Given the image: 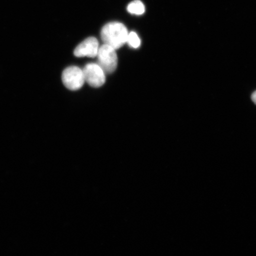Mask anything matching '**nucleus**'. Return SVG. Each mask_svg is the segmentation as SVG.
Here are the masks:
<instances>
[{
    "instance_id": "f257e3e1",
    "label": "nucleus",
    "mask_w": 256,
    "mask_h": 256,
    "mask_svg": "<svg viewBox=\"0 0 256 256\" xmlns=\"http://www.w3.org/2000/svg\"><path fill=\"white\" fill-rule=\"evenodd\" d=\"M128 32L123 24L111 22L106 24L101 31L102 40L106 44L119 49L127 42Z\"/></svg>"
},
{
    "instance_id": "f03ea898",
    "label": "nucleus",
    "mask_w": 256,
    "mask_h": 256,
    "mask_svg": "<svg viewBox=\"0 0 256 256\" xmlns=\"http://www.w3.org/2000/svg\"><path fill=\"white\" fill-rule=\"evenodd\" d=\"M98 64L106 74L113 73L118 66V56L116 50L104 44L99 47L98 54Z\"/></svg>"
},
{
    "instance_id": "7ed1b4c3",
    "label": "nucleus",
    "mask_w": 256,
    "mask_h": 256,
    "mask_svg": "<svg viewBox=\"0 0 256 256\" xmlns=\"http://www.w3.org/2000/svg\"><path fill=\"white\" fill-rule=\"evenodd\" d=\"M63 84L70 90H78L86 82L83 70L78 66H72L64 70L62 74Z\"/></svg>"
},
{
    "instance_id": "20e7f679",
    "label": "nucleus",
    "mask_w": 256,
    "mask_h": 256,
    "mask_svg": "<svg viewBox=\"0 0 256 256\" xmlns=\"http://www.w3.org/2000/svg\"><path fill=\"white\" fill-rule=\"evenodd\" d=\"M82 70L86 82L92 87L98 88L104 84L106 73L98 64H88Z\"/></svg>"
},
{
    "instance_id": "39448f33",
    "label": "nucleus",
    "mask_w": 256,
    "mask_h": 256,
    "mask_svg": "<svg viewBox=\"0 0 256 256\" xmlns=\"http://www.w3.org/2000/svg\"><path fill=\"white\" fill-rule=\"evenodd\" d=\"M99 49L98 42L96 38L90 37L85 40L76 48L74 54L76 57L97 56Z\"/></svg>"
},
{
    "instance_id": "423d86ee",
    "label": "nucleus",
    "mask_w": 256,
    "mask_h": 256,
    "mask_svg": "<svg viewBox=\"0 0 256 256\" xmlns=\"http://www.w3.org/2000/svg\"><path fill=\"white\" fill-rule=\"evenodd\" d=\"M127 9L130 14L136 15L142 14L145 12V6L140 0H136L130 2Z\"/></svg>"
},
{
    "instance_id": "0eeeda50",
    "label": "nucleus",
    "mask_w": 256,
    "mask_h": 256,
    "mask_svg": "<svg viewBox=\"0 0 256 256\" xmlns=\"http://www.w3.org/2000/svg\"><path fill=\"white\" fill-rule=\"evenodd\" d=\"M127 42L130 47L138 48L140 46V40L138 34L134 32H131L128 34Z\"/></svg>"
},
{
    "instance_id": "6e6552de",
    "label": "nucleus",
    "mask_w": 256,
    "mask_h": 256,
    "mask_svg": "<svg viewBox=\"0 0 256 256\" xmlns=\"http://www.w3.org/2000/svg\"><path fill=\"white\" fill-rule=\"evenodd\" d=\"M252 100L254 103L256 104V91H255L254 94L252 95Z\"/></svg>"
}]
</instances>
